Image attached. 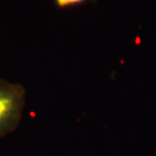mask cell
Returning <instances> with one entry per match:
<instances>
[{
  "label": "cell",
  "instance_id": "6da1fadb",
  "mask_svg": "<svg viewBox=\"0 0 156 156\" xmlns=\"http://www.w3.org/2000/svg\"><path fill=\"white\" fill-rule=\"evenodd\" d=\"M26 104V89L20 83L0 78V137L19 126Z\"/></svg>",
  "mask_w": 156,
  "mask_h": 156
},
{
  "label": "cell",
  "instance_id": "7a4b0ae2",
  "mask_svg": "<svg viewBox=\"0 0 156 156\" xmlns=\"http://www.w3.org/2000/svg\"><path fill=\"white\" fill-rule=\"evenodd\" d=\"M85 1L86 0H55L56 5L60 8H66V7L77 5Z\"/></svg>",
  "mask_w": 156,
  "mask_h": 156
}]
</instances>
